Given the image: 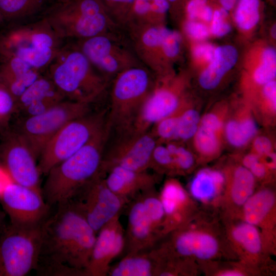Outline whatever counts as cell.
Returning <instances> with one entry per match:
<instances>
[{
    "instance_id": "cell-29",
    "label": "cell",
    "mask_w": 276,
    "mask_h": 276,
    "mask_svg": "<svg viewBox=\"0 0 276 276\" xmlns=\"http://www.w3.org/2000/svg\"><path fill=\"white\" fill-rule=\"evenodd\" d=\"M225 136L233 147L240 148L246 145L255 137L258 126L252 116L244 111L231 119L224 127Z\"/></svg>"
},
{
    "instance_id": "cell-24",
    "label": "cell",
    "mask_w": 276,
    "mask_h": 276,
    "mask_svg": "<svg viewBox=\"0 0 276 276\" xmlns=\"http://www.w3.org/2000/svg\"><path fill=\"white\" fill-rule=\"evenodd\" d=\"M157 259L153 249L127 253L118 263L111 266L110 276L157 275Z\"/></svg>"
},
{
    "instance_id": "cell-13",
    "label": "cell",
    "mask_w": 276,
    "mask_h": 276,
    "mask_svg": "<svg viewBox=\"0 0 276 276\" xmlns=\"http://www.w3.org/2000/svg\"><path fill=\"white\" fill-rule=\"evenodd\" d=\"M68 202L84 217L96 233L128 202L107 186L99 174L82 188Z\"/></svg>"
},
{
    "instance_id": "cell-31",
    "label": "cell",
    "mask_w": 276,
    "mask_h": 276,
    "mask_svg": "<svg viewBox=\"0 0 276 276\" xmlns=\"http://www.w3.org/2000/svg\"><path fill=\"white\" fill-rule=\"evenodd\" d=\"M231 236L246 253L256 256L261 252L262 238L257 226L245 221L238 223L232 228Z\"/></svg>"
},
{
    "instance_id": "cell-55",
    "label": "cell",
    "mask_w": 276,
    "mask_h": 276,
    "mask_svg": "<svg viewBox=\"0 0 276 276\" xmlns=\"http://www.w3.org/2000/svg\"><path fill=\"white\" fill-rule=\"evenodd\" d=\"M179 1V0H167L169 4V2H176V1Z\"/></svg>"
},
{
    "instance_id": "cell-41",
    "label": "cell",
    "mask_w": 276,
    "mask_h": 276,
    "mask_svg": "<svg viewBox=\"0 0 276 276\" xmlns=\"http://www.w3.org/2000/svg\"><path fill=\"white\" fill-rule=\"evenodd\" d=\"M16 108V100L6 87L0 86V117H6Z\"/></svg>"
},
{
    "instance_id": "cell-51",
    "label": "cell",
    "mask_w": 276,
    "mask_h": 276,
    "mask_svg": "<svg viewBox=\"0 0 276 276\" xmlns=\"http://www.w3.org/2000/svg\"><path fill=\"white\" fill-rule=\"evenodd\" d=\"M213 17V12L211 8L206 6L201 18L205 21H210Z\"/></svg>"
},
{
    "instance_id": "cell-56",
    "label": "cell",
    "mask_w": 276,
    "mask_h": 276,
    "mask_svg": "<svg viewBox=\"0 0 276 276\" xmlns=\"http://www.w3.org/2000/svg\"><path fill=\"white\" fill-rule=\"evenodd\" d=\"M3 19L1 17V15H0V22H2L3 21Z\"/></svg>"
},
{
    "instance_id": "cell-5",
    "label": "cell",
    "mask_w": 276,
    "mask_h": 276,
    "mask_svg": "<svg viewBox=\"0 0 276 276\" xmlns=\"http://www.w3.org/2000/svg\"><path fill=\"white\" fill-rule=\"evenodd\" d=\"M65 42L123 32L100 0H65L43 17Z\"/></svg>"
},
{
    "instance_id": "cell-33",
    "label": "cell",
    "mask_w": 276,
    "mask_h": 276,
    "mask_svg": "<svg viewBox=\"0 0 276 276\" xmlns=\"http://www.w3.org/2000/svg\"><path fill=\"white\" fill-rule=\"evenodd\" d=\"M201 117L195 109L186 106L179 112L176 141H185L193 138L199 127Z\"/></svg>"
},
{
    "instance_id": "cell-28",
    "label": "cell",
    "mask_w": 276,
    "mask_h": 276,
    "mask_svg": "<svg viewBox=\"0 0 276 276\" xmlns=\"http://www.w3.org/2000/svg\"><path fill=\"white\" fill-rule=\"evenodd\" d=\"M275 204V196L271 190L254 192L242 206L244 221L258 227L270 216Z\"/></svg>"
},
{
    "instance_id": "cell-23",
    "label": "cell",
    "mask_w": 276,
    "mask_h": 276,
    "mask_svg": "<svg viewBox=\"0 0 276 276\" xmlns=\"http://www.w3.org/2000/svg\"><path fill=\"white\" fill-rule=\"evenodd\" d=\"M58 0H0V15L3 20L15 24L43 17L56 5Z\"/></svg>"
},
{
    "instance_id": "cell-57",
    "label": "cell",
    "mask_w": 276,
    "mask_h": 276,
    "mask_svg": "<svg viewBox=\"0 0 276 276\" xmlns=\"http://www.w3.org/2000/svg\"><path fill=\"white\" fill-rule=\"evenodd\" d=\"M58 1H59L60 2H63L65 0H58Z\"/></svg>"
},
{
    "instance_id": "cell-46",
    "label": "cell",
    "mask_w": 276,
    "mask_h": 276,
    "mask_svg": "<svg viewBox=\"0 0 276 276\" xmlns=\"http://www.w3.org/2000/svg\"><path fill=\"white\" fill-rule=\"evenodd\" d=\"M215 50L211 44L208 43L200 44L196 46L193 51L195 57L211 62L214 56Z\"/></svg>"
},
{
    "instance_id": "cell-15",
    "label": "cell",
    "mask_w": 276,
    "mask_h": 276,
    "mask_svg": "<svg viewBox=\"0 0 276 276\" xmlns=\"http://www.w3.org/2000/svg\"><path fill=\"white\" fill-rule=\"evenodd\" d=\"M168 28L164 25L132 27L123 31L139 59L156 78L164 77V62L166 61L163 41Z\"/></svg>"
},
{
    "instance_id": "cell-42",
    "label": "cell",
    "mask_w": 276,
    "mask_h": 276,
    "mask_svg": "<svg viewBox=\"0 0 276 276\" xmlns=\"http://www.w3.org/2000/svg\"><path fill=\"white\" fill-rule=\"evenodd\" d=\"M263 94L267 104L266 110L271 113H275L276 110V83L275 81H271L264 85Z\"/></svg>"
},
{
    "instance_id": "cell-8",
    "label": "cell",
    "mask_w": 276,
    "mask_h": 276,
    "mask_svg": "<svg viewBox=\"0 0 276 276\" xmlns=\"http://www.w3.org/2000/svg\"><path fill=\"white\" fill-rule=\"evenodd\" d=\"M125 231L126 254L149 250L162 237L164 211L154 188L130 201Z\"/></svg>"
},
{
    "instance_id": "cell-21",
    "label": "cell",
    "mask_w": 276,
    "mask_h": 276,
    "mask_svg": "<svg viewBox=\"0 0 276 276\" xmlns=\"http://www.w3.org/2000/svg\"><path fill=\"white\" fill-rule=\"evenodd\" d=\"M65 100L48 76L39 77L27 88L16 102L21 119L41 113Z\"/></svg>"
},
{
    "instance_id": "cell-43",
    "label": "cell",
    "mask_w": 276,
    "mask_h": 276,
    "mask_svg": "<svg viewBox=\"0 0 276 276\" xmlns=\"http://www.w3.org/2000/svg\"><path fill=\"white\" fill-rule=\"evenodd\" d=\"M186 33L191 37L202 40L209 36V30L203 24L194 21H188L185 25Z\"/></svg>"
},
{
    "instance_id": "cell-17",
    "label": "cell",
    "mask_w": 276,
    "mask_h": 276,
    "mask_svg": "<svg viewBox=\"0 0 276 276\" xmlns=\"http://www.w3.org/2000/svg\"><path fill=\"white\" fill-rule=\"evenodd\" d=\"M168 244L156 248L164 256L172 258H196L207 260L216 257L219 244L215 237L208 232L184 225L172 231Z\"/></svg>"
},
{
    "instance_id": "cell-34",
    "label": "cell",
    "mask_w": 276,
    "mask_h": 276,
    "mask_svg": "<svg viewBox=\"0 0 276 276\" xmlns=\"http://www.w3.org/2000/svg\"><path fill=\"white\" fill-rule=\"evenodd\" d=\"M258 0H240L236 9L235 18L239 28L249 30L258 21Z\"/></svg>"
},
{
    "instance_id": "cell-37",
    "label": "cell",
    "mask_w": 276,
    "mask_h": 276,
    "mask_svg": "<svg viewBox=\"0 0 276 276\" xmlns=\"http://www.w3.org/2000/svg\"><path fill=\"white\" fill-rule=\"evenodd\" d=\"M111 19L123 28L136 0H100Z\"/></svg>"
},
{
    "instance_id": "cell-54",
    "label": "cell",
    "mask_w": 276,
    "mask_h": 276,
    "mask_svg": "<svg viewBox=\"0 0 276 276\" xmlns=\"http://www.w3.org/2000/svg\"><path fill=\"white\" fill-rule=\"evenodd\" d=\"M275 25L273 26L271 29V34L273 38H275Z\"/></svg>"
},
{
    "instance_id": "cell-40",
    "label": "cell",
    "mask_w": 276,
    "mask_h": 276,
    "mask_svg": "<svg viewBox=\"0 0 276 276\" xmlns=\"http://www.w3.org/2000/svg\"><path fill=\"white\" fill-rule=\"evenodd\" d=\"M227 15V10L224 8L215 11L211 27V31L214 35L217 36H222L230 32L231 26L225 21V18Z\"/></svg>"
},
{
    "instance_id": "cell-20",
    "label": "cell",
    "mask_w": 276,
    "mask_h": 276,
    "mask_svg": "<svg viewBox=\"0 0 276 276\" xmlns=\"http://www.w3.org/2000/svg\"><path fill=\"white\" fill-rule=\"evenodd\" d=\"M157 174L120 167L110 169L104 176L108 187L128 203L139 194L154 188Z\"/></svg>"
},
{
    "instance_id": "cell-36",
    "label": "cell",
    "mask_w": 276,
    "mask_h": 276,
    "mask_svg": "<svg viewBox=\"0 0 276 276\" xmlns=\"http://www.w3.org/2000/svg\"><path fill=\"white\" fill-rule=\"evenodd\" d=\"M149 169L158 175L175 174L173 157L166 145L161 143L156 145L151 155Z\"/></svg>"
},
{
    "instance_id": "cell-44",
    "label": "cell",
    "mask_w": 276,
    "mask_h": 276,
    "mask_svg": "<svg viewBox=\"0 0 276 276\" xmlns=\"http://www.w3.org/2000/svg\"><path fill=\"white\" fill-rule=\"evenodd\" d=\"M200 124L221 134L223 129V121L217 113L209 112L201 118Z\"/></svg>"
},
{
    "instance_id": "cell-7",
    "label": "cell",
    "mask_w": 276,
    "mask_h": 276,
    "mask_svg": "<svg viewBox=\"0 0 276 276\" xmlns=\"http://www.w3.org/2000/svg\"><path fill=\"white\" fill-rule=\"evenodd\" d=\"M107 109L89 113L64 125L48 142L39 158L41 175H46L55 166L87 144L103 127Z\"/></svg>"
},
{
    "instance_id": "cell-10",
    "label": "cell",
    "mask_w": 276,
    "mask_h": 276,
    "mask_svg": "<svg viewBox=\"0 0 276 276\" xmlns=\"http://www.w3.org/2000/svg\"><path fill=\"white\" fill-rule=\"evenodd\" d=\"M41 223L32 226L8 224L0 238V276H25L36 269Z\"/></svg>"
},
{
    "instance_id": "cell-53",
    "label": "cell",
    "mask_w": 276,
    "mask_h": 276,
    "mask_svg": "<svg viewBox=\"0 0 276 276\" xmlns=\"http://www.w3.org/2000/svg\"><path fill=\"white\" fill-rule=\"evenodd\" d=\"M236 0H220V2L224 8L229 10L232 8Z\"/></svg>"
},
{
    "instance_id": "cell-25",
    "label": "cell",
    "mask_w": 276,
    "mask_h": 276,
    "mask_svg": "<svg viewBox=\"0 0 276 276\" xmlns=\"http://www.w3.org/2000/svg\"><path fill=\"white\" fill-rule=\"evenodd\" d=\"M225 182V176L220 171L204 168L198 171L193 177L190 183L189 192L195 200L209 203L221 194Z\"/></svg>"
},
{
    "instance_id": "cell-50",
    "label": "cell",
    "mask_w": 276,
    "mask_h": 276,
    "mask_svg": "<svg viewBox=\"0 0 276 276\" xmlns=\"http://www.w3.org/2000/svg\"><path fill=\"white\" fill-rule=\"evenodd\" d=\"M7 216L5 212L0 203V238L8 225L6 221Z\"/></svg>"
},
{
    "instance_id": "cell-22",
    "label": "cell",
    "mask_w": 276,
    "mask_h": 276,
    "mask_svg": "<svg viewBox=\"0 0 276 276\" xmlns=\"http://www.w3.org/2000/svg\"><path fill=\"white\" fill-rule=\"evenodd\" d=\"M164 211L162 236L185 225L190 204L188 193L175 179H167L159 194Z\"/></svg>"
},
{
    "instance_id": "cell-52",
    "label": "cell",
    "mask_w": 276,
    "mask_h": 276,
    "mask_svg": "<svg viewBox=\"0 0 276 276\" xmlns=\"http://www.w3.org/2000/svg\"><path fill=\"white\" fill-rule=\"evenodd\" d=\"M243 273L238 270H227L223 271L220 273V275L223 276H241Z\"/></svg>"
},
{
    "instance_id": "cell-35",
    "label": "cell",
    "mask_w": 276,
    "mask_h": 276,
    "mask_svg": "<svg viewBox=\"0 0 276 276\" xmlns=\"http://www.w3.org/2000/svg\"><path fill=\"white\" fill-rule=\"evenodd\" d=\"M181 109L158 121L151 128L150 130L157 143L163 144L164 142L176 141L178 117Z\"/></svg>"
},
{
    "instance_id": "cell-19",
    "label": "cell",
    "mask_w": 276,
    "mask_h": 276,
    "mask_svg": "<svg viewBox=\"0 0 276 276\" xmlns=\"http://www.w3.org/2000/svg\"><path fill=\"white\" fill-rule=\"evenodd\" d=\"M4 162L13 181L41 192L37 159L24 140L14 131L9 137Z\"/></svg>"
},
{
    "instance_id": "cell-6",
    "label": "cell",
    "mask_w": 276,
    "mask_h": 276,
    "mask_svg": "<svg viewBox=\"0 0 276 276\" xmlns=\"http://www.w3.org/2000/svg\"><path fill=\"white\" fill-rule=\"evenodd\" d=\"M15 24L3 40L6 55L19 58L39 72L47 69L65 42L44 17Z\"/></svg>"
},
{
    "instance_id": "cell-26",
    "label": "cell",
    "mask_w": 276,
    "mask_h": 276,
    "mask_svg": "<svg viewBox=\"0 0 276 276\" xmlns=\"http://www.w3.org/2000/svg\"><path fill=\"white\" fill-rule=\"evenodd\" d=\"M170 5L167 0H136L123 28L164 25Z\"/></svg>"
},
{
    "instance_id": "cell-47",
    "label": "cell",
    "mask_w": 276,
    "mask_h": 276,
    "mask_svg": "<svg viewBox=\"0 0 276 276\" xmlns=\"http://www.w3.org/2000/svg\"><path fill=\"white\" fill-rule=\"evenodd\" d=\"M206 7V0H191L187 6L189 17L192 19L201 18Z\"/></svg>"
},
{
    "instance_id": "cell-32",
    "label": "cell",
    "mask_w": 276,
    "mask_h": 276,
    "mask_svg": "<svg viewBox=\"0 0 276 276\" xmlns=\"http://www.w3.org/2000/svg\"><path fill=\"white\" fill-rule=\"evenodd\" d=\"M221 134L199 124L193 138L194 146L200 154L205 157L213 156L220 149Z\"/></svg>"
},
{
    "instance_id": "cell-38",
    "label": "cell",
    "mask_w": 276,
    "mask_h": 276,
    "mask_svg": "<svg viewBox=\"0 0 276 276\" xmlns=\"http://www.w3.org/2000/svg\"><path fill=\"white\" fill-rule=\"evenodd\" d=\"M166 146L173 157L175 174L185 173L192 168L194 157L190 150L174 141L167 143Z\"/></svg>"
},
{
    "instance_id": "cell-3",
    "label": "cell",
    "mask_w": 276,
    "mask_h": 276,
    "mask_svg": "<svg viewBox=\"0 0 276 276\" xmlns=\"http://www.w3.org/2000/svg\"><path fill=\"white\" fill-rule=\"evenodd\" d=\"M68 43L48 66V76L65 100L93 104L111 82L95 69L73 42Z\"/></svg>"
},
{
    "instance_id": "cell-39",
    "label": "cell",
    "mask_w": 276,
    "mask_h": 276,
    "mask_svg": "<svg viewBox=\"0 0 276 276\" xmlns=\"http://www.w3.org/2000/svg\"><path fill=\"white\" fill-rule=\"evenodd\" d=\"M276 54L272 48L266 49L262 54V63L254 74L255 82L260 85H265L272 81L276 75Z\"/></svg>"
},
{
    "instance_id": "cell-4",
    "label": "cell",
    "mask_w": 276,
    "mask_h": 276,
    "mask_svg": "<svg viewBox=\"0 0 276 276\" xmlns=\"http://www.w3.org/2000/svg\"><path fill=\"white\" fill-rule=\"evenodd\" d=\"M156 82L144 65L127 69L111 81L107 123L111 132L133 130L142 106Z\"/></svg>"
},
{
    "instance_id": "cell-14",
    "label": "cell",
    "mask_w": 276,
    "mask_h": 276,
    "mask_svg": "<svg viewBox=\"0 0 276 276\" xmlns=\"http://www.w3.org/2000/svg\"><path fill=\"white\" fill-rule=\"evenodd\" d=\"M0 203L10 223L20 226L41 224L51 210L41 192L14 182L3 189Z\"/></svg>"
},
{
    "instance_id": "cell-9",
    "label": "cell",
    "mask_w": 276,
    "mask_h": 276,
    "mask_svg": "<svg viewBox=\"0 0 276 276\" xmlns=\"http://www.w3.org/2000/svg\"><path fill=\"white\" fill-rule=\"evenodd\" d=\"M70 42L110 82L123 71L143 65L124 32L103 34Z\"/></svg>"
},
{
    "instance_id": "cell-12",
    "label": "cell",
    "mask_w": 276,
    "mask_h": 276,
    "mask_svg": "<svg viewBox=\"0 0 276 276\" xmlns=\"http://www.w3.org/2000/svg\"><path fill=\"white\" fill-rule=\"evenodd\" d=\"M157 144L150 130L110 132L103 154L101 173L114 167L135 171L149 169L151 155Z\"/></svg>"
},
{
    "instance_id": "cell-1",
    "label": "cell",
    "mask_w": 276,
    "mask_h": 276,
    "mask_svg": "<svg viewBox=\"0 0 276 276\" xmlns=\"http://www.w3.org/2000/svg\"><path fill=\"white\" fill-rule=\"evenodd\" d=\"M41 223L39 275L85 276L97 233L69 202L54 207Z\"/></svg>"
},
{
    "instance_id": "cell-2",
    "label": "cell",
    "mask_w": 276,
    "mask_h": 276,
    "mask_svg": "<svg viewBox=\"0 0 276 276\" xmlns=\"http://www.w3.org/2000/svg\"><path fill=\"white\" fill-rule=\"evenodd\" d=\"M108 134L106 121L87 144L48 173L41 192L51 208L68 202L82 188L101 173Z\"/></svg>"
},
{
    "instance_id": "cell-16",
    "label": "cell",
    "mask_w": 276,
    "mask_h": 276,
    "mask_svg": "<svg viewBox=\"0 0 276 276\" xmlns=\"http://www.w3.org/2000/svg\"><path fill=\"white\" fill-rule=\"evenodd\" d=\"M118 214L97 233L85 276L108 275L113 260L125 248V231Z\"/></svg>"
},
{
    "instance_id": "cell-49",
    "label": "cell",
    "mask_w": 276,
    "mask_h": 276,
    "mask_svg": "<svg viewBox=\"0 0 276 276\" xmlns=\"http://www.w3.org/2000/svg\"><path fill=\"white\" fill-rule=\"evenodd\" d=\"M260 156L253 152L246 155L242 160V166L249 169L255 164L260 159Z\"/></svg>"
},
{
    "instance_id": "cell-11",
    "label": "cell",
    "mask_w": 276,
    "mask_h": 276,
    "mask_svg": "<svg viewBox=\"0 0 276 276\" xmlns=\"http://www.w3.org/2000/svg\"><path fill=\"white\" fill-rule=\"evenodd\" d=\"M92 104L64 100L41 113L20 119L15 131L37 160L50 140L70 122L92 111Z\"/></svg>"
},
{
    "instance_id": "cell-30",
    "label": "cell",
    "mask_w": 276,
    "mask_h": 276,
    "mask_svg": "<svg viewBox=\"0 0 276 276\" xmlns=\"http://www.w3.org/2000/svg\"><path fill=\"white\" fill-rule=\"evenodd\" d=\"M255 177L242 165L235 168L229 184L230 200L236 206H242L254 193Z\"/></svg>"
},
{
    "instance_id": "cell-45",
    "label": "cell",
    "mask_w": 276,
    "mask_h": 276,
    "mask_svg": "<svg viewBox=\"0 0 276 276\" xmlns=\"http://www.w3.org/2000/svg\"><path fill=\"white\" fill-rule=\"evenodd\" d=\"M253 148L254 153L260 156H263L272 152V144L267 137L259 136L254 139Z\"/></svg>"
},
{
    "instance_id": "cell-18",
    "label": "cell",
    "mask_w": 276,
    "mask_h": 276,
    "mask_svg": "<svg viewBox=\"0 0 276 276\" xmlns=\"http://www.w3.org/2000/svg\"><path fill=\"white\" fill-rule=\"evenodd\" d=\"M185 106L176 86L156 79L153 88L142 106L133 130L140 132L148 131L158 121Z\"/></svg>"
},
{
    "instance_id": "cell-48",
    "label": "cell",
    "mask_w": 276,
    "mask_h": 276,
    "mask_svg": "<svg viewBox=\"0 0 276 276\" xmlns=\"http://www.w3.org/2000/svg\"><path fill=\"white\" fill-rule=\"evenodd\" d=\"M268 168L264 162L261 160V159L255 164L249 170L251 172L255 177L262 178L264 177L267 172Z\"/></svg>"
},
{
    "instance_id": "cell-27",
    "label": "cell",
    "mask_w": 276,
    "mask_h": 276,
    "mask_svg": "<svg viewBox=\"0 0 276 276\" xmlns=\"http://www.w3.org/2000/svg\"><path fill=\"white\" fill-rule=\"evenodd\" d=\"M237 58L238 53L234 47L227 45L217 48L211 63L200 76V85L206 89L215 88L225 74L235 65Z\"/></svg>"
}]
</instances>
